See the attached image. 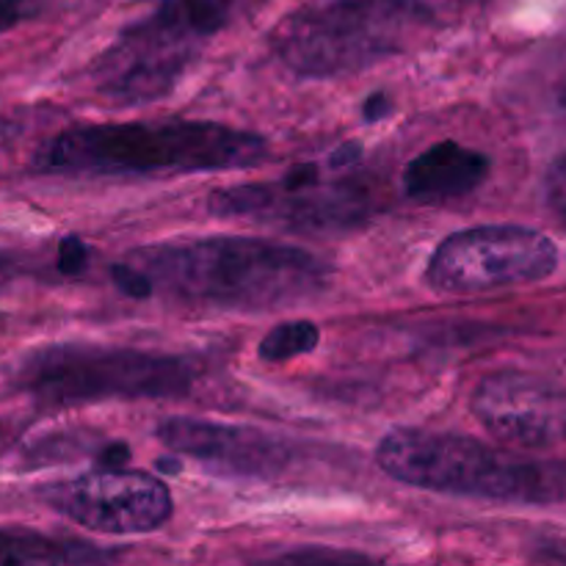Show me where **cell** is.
I'll return each mask as SVG.
<instances>
[{
	"label": "cell",
	"mask_w": 566,
	"mask_h": 566,
	"mask_svg": "<svg viewBox=\"0 0 566 566\" xmlns=\"http://www.w3.org/2000/svg\"><path fill=\"white\" fill-rule=\"evenodd\" d=\"M153 291L221 310L291 307L326 291L332 269L307 249L243 235L155 243L130 254Z\"/></svg>",
	"instance_id": "cell-1"
},
{
	"label": "cell",
	"mask_w": 566,
	"mask_h": 566,
	"mask_svg": "<svg viewBox=\"0 0 566 566\" xmlns=\"http://www.w3.org/2000/svg\"><path fill=\"white\" fill-rule=\"evenodd\" d=\"M269 158L263 136L205 119L122 122L61 130L36 155L42 171L88 177L205 175L258 166Z\"/></svg>",
	"instance_id": "cell-2"
},
{
	"label": "cell",
	"mask_w": 566,
	"mask_h": 566,
	"mask_svg": "<svg viewBox=\"0 0 566 566\" xmlns=\"http://www.w3.org/2000/svg\"><path fill=\"white\" fill-rule=\"evenodd\" d=\"M376 464L398 484L440 495L525 506H547L566 497V464L520 457L451 431H387L376 448Z\"/></svg>",
	"instance_id": "cell-3"
},
{
	"label": "cell",
	"mask_w": 566,
	"mask_h": 566,
	"mask_svg": "<svg viewBox=\"0 0 566 566\" xmlns=\"http://www.w3.org/2000/svg\"><path fill=\"white\" fill-rule=\"evenodd\" d=\"M247 0H160L158 9L114 39L94 61L99 97L144 105L166 97L193 61L230 25Z\"/></svg>",
	"instance_id": "cell-4"
},
{
	"label": "cell",
	"mask_w": 566,
	"mask_h": 566,
	"mask_svg": "<svg viewBox=\"0 0 566 566\" xmlns=\"http://www.w3.org/2000/svg\"><path fill=\"white\" fill-rule=\"evenodd\" d=\"M197 365L177 354H155L127 346L61 343L20 359L14 387L39 407H77L94 401L188 396Z\"/></svg>",
	"instance_id": "cell-5"
},
{
	"label": "cell",
	"mask_w": 566,
	"mask_h": 566,
	"mask_svg": "<svg viewBox=\"0 0 566 566\" xmlns=\"http://www.w3.org/2000/svg\"><path fill=\"white\" fill-rule=\"evenodd\" d=\"M418 0H329L280 28L282 61L304 77H340L401 50Z\"/></svg>",
	"instance_id": "cell-6"
},
{
	"label": "cell",
	"mask_w": 566,
	"mask_h": 566,
	"mask_svg": "<svg viewBox=\"0 0 566 566\" xmlns=\"http://www.w3.org/2000/svg\"><path fill=\"white\" fill-rule=\"evenodd\" d=\"M558 269V249L545 232L520 224H484L440 241L426 263V285L442 296H473L542 282Z\"/></svg>",
	"instance_id": "cell-7"
},
{
	"label": "cell",
	"mask_w": 566,
	"mask_h": 566,
	"mask_svg": "<svg viewBox=\"0 0 566 566\" xmlns=\"http://www.w3.org/2000/svg\"><path fill=\"white\" fill-rule=\"evenodd\" d=\"M208 208L224 219H252L287 230H352L370 213V193L352 180H321L315 164L296 166L274 182L219 188Z\"/></svg>",
	"instance_id": "cell-8"
},
{
	"label": "cell",
	"mask_w": 566,
	"mask_h": 566,
	"mask_svg": "<svg viewBox=\"0 0 566 566\" xmlns=\"http://www.w3.org/2000/svg\"><path fill=\"white\" fill-rule=\"evenodd\" d=\"M39 497L61 517L105 536L153 534L175 512L164 479L122 464H99L88 473L50 481Z\"/></svg>",
	"instance_id": "cell-9"
},
{
	"label": "cell",
	"mask_w": 566,
	"mask_h": 566,
	"mask_svg": "<svg viewBox=\"0 0 566 566\" xmlns=\"http://www.w3.org/2000/svg\"><path fill=\"white\" fill-rule=\"evenodd\" d=\"M475 420L517 451L566 446V387L531 370H495L470 396Z\"/></svg>",
	"instance_id": "cell-10"
},
{
	"label": "cell",
	"mask_w": 566,
	"mask_h": 566,
	"mask_svg": "<svg viewBox=\"0 0 566 566\" xmlns=\"http://www.w3.org/2000/svg\"><path fill=\"white\" fill-rule=\"evenodd\" d=\"M158 440L180 459H197L205 468L241 479H274L293 459L280 437L219 420L169 418L158 426Z\"/></svg>",
	"instance_id": "cell-11"
},
{
	"label": "cell",
	"mask_w": 566,
	"mask_h": 566,
	"mask_svg": "<svg viewBox=\"0 0 566 566\" xmlns=\"http://www.w3.org/2000/svg\"><path fill=\"white\" fill-rule=\"evenodd\" d=\"M490 158L459 142H440L423 149L401 175L403 193L420 205H442L468 197L490 177Z\"/></svg>",
	"instance_id": "cell-12"
},
{
	"label": "cell",
	"mask_w": 566,
	"mask_h": 566,
	"mask_svg": "<svg viewBox=\"0 0 566 566\" xmlns=\"http://www.w3.org/2000/svg\"><path fill=\"white\" fill-rule=\"evenodd\" d=\"M103 558V553L77 547L75 542L50 539L33 531L0 528V564H66Z\"/></svg>",
	"instance_id": "cell-13"
},
{
	"label": "cell",
	"mask_w": 566,
	"mask_h": 566,
	"mask_svg": "<svg viewBox=\"0 0 566 566\" xmlns=\"http://www.w3.org/2000/svg\"><path fill=\"white\" fill-rule=\"evenodd\" d=\"M321 343V329L313 321H287V324L274 326L269 335L260 340L258 357L263 363H287L293 357L315 352Z\"/></svg>",
	"instance_id": "cell-14"
},
{
	"label": "cell",
	"mask_w": 566,
	"mask_h": 566,
	"mask_svg": "<svg viewBox=\"0 0 566 566\" xmlns=\"http://www.w3.org/2000/svg\"><path fill=\"white\" fill-rule=\"evenodd\" d=\"M545 199L556 221H562V227H566V153L558 155L551 169H547Z\"/></svg>",
	"instance_id": "cell-15"
},
{
	"label": "cell",
	"mask_w": 566,
	"mask_h": 566,
	"mask_svg": "<svg viewBox=\"0 0 566 566\" xmlns=\"http://www.w3.org/2000/svg\"><path fill=\"white\" fill-rule=\"evenodd\" d=\"M111 276H114V285L119 287L125 296H130V298L153 296V282H149V276L144 274L138 265H133L130 260H127V263L111 265Z\"/></svg>",
	"instance_id": "cell-16"
},
{
	"label": "cell",
	"mask_w": 566,
	"mask_h": 566,
	"mask_svg": "<svg viewBox=\"0 0 566 566\" xmlns=\"http://www.w3.org/2000/svg\"><path fill=\"white\" fill-rule=\"evenodd\" d=\"M39 9H42V0H0V33L31 20L33 14H39Z\"/></svg>",
	"instance_id": "cell-17"
},
{
	"label": "cell",
	"mask_w": 566,
	"mask_h": 566,
	"mask_svg": "<svg viewBox=\"0 0 566 566\" xmlns=\"http://www.w3.org/2000/svg\"><path fill=\"white\" fill-rule=\"evenodd\" d=\"M83 265H86V243L77 235H66L59 247V269L75 276L81 274Z\"/></svg>",
	"instance_id": "cell-18"
},
{
	"label": "cell",
	"mask_w": 566,
	"mask_h": 566,
	"mask_svg": "<svg viewBox=\"0 0 566 566\" xmlns=\"http://www.w3.org/2000/svg\"><path fill=\"white\" fill-rule=\"evenodd\" d=\"M359 158H363V147L359 144H343V147H337L335 153L329 155V169L332 171H343V169H354V166L359 164Z\"/></svg>",
	"instance_id": "cell-19"
},
{
	"label": "cell",
	"mask_w": 566,
	"mask_h": 566,
	"mask_svg": "<svg viewBox=\"0 0 566 566\" xmlns=\"http://www.w3.org/2000/svg\"><path fill=\"white\" fill-rule=\"evenodd\" d=\"M313 558H321V562H363V556H354V553H329V551H318V553H293V556H285V562H313Z\"/></svg>",
	"instance_id": "cell-20"
},
{
	"label": "cell",
	"mask_w": 566,
	"mask_h": 566,
	"mask_svg": "<svg viewBox=\"0 0 566 566\" xmlns=\"http://www.w3.org/2000/svg\"><path fill=\"white\" fill-rule=\"evenodd\" d=\"M392 111V103L390 99H387V94H374V97H368V103H365V119L368 122H379V119H385L387 114H390Z\"/></svg>",
	"instance_id": "cell-21"
},
{
	"label": "cell",
	"mask_w": 566,
	"mask_h": 566,
	"mask_svg": "<svg viewBox=\"0 0 566 566\" xmlns=\"http://www.w3.org/2000/svg\"><path fill=\"white\" fill-rule=\"evenodd\" d=\"M158 470L164 475H171V473H182V462H180V457H175V459H160L158 462Z\"/></svg>",
	"instance_id": "cell-22"
},
{
	"label": "cell",
	"mask_w": 566,
	"mask_h": 566,
	"mask_svg": "<svg viewBox=\"0 0 566 566\" xmlns=\"http://www.w3.org/2000/svg\"><path fill=\"white\" fill-rule=\"evenodd\" d=\"M558 103H562V108H566V83H564L562 92H558Z\"/></svg>",
	"instance_id": "cell-23"
},
{
	"label": "cell",
	"mask_w": 566,
	"mask_h": 566,
	"mask_svg": "<svg viewBox=\"0 0 566 566\" xmlns=\"http://www.w3.org/2000/svg\"><path fill=\"white\" fill-rule=\"evenodd\" d=\"M3 437H6V431H3V426H0V446H3Z\"/></svg>",
	"instance_id": "cell-24"
}]
</instances>
